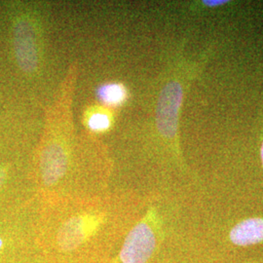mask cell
Here are the masks:
<instances>
[{
    "label": "cell",
    "mask_w": 263,
    "mask_h": 263,
    "mask_svg": "<svg viewBox=\"0 0 263 263\" xmlns=\"http://www.w3.org/2000/svg\"><path fill=\"white\" fill-rule=\"evenodd\" d=\"M182 96V87L177 81L166 85L160 94L156 109V124L160 134L166 139H174L178 134Z\"/></svg>",
    "instance_id": "1"
},
{
    "label": "cell",
    "mask_w": 263,
    "mask_h": 263,
    "mask_svg": "<svg viewBox=\"0 0 263 263\" xmlns=\"http://www.w3.org/2000/svg\"><path fill=\"white\" fill-rule=\"evenodd\" d=\"M156 235L146 221H141L133 228L127 237L121 252L122 263H145L156 247Z\"/></svg>",
    "instance_id": "2"
},
{
    "label": "cell",
    "mask_w": 263,
    "mask_h": 263,
    "mask_svg": "<svg viewBox=\"0 0 263 263\" xmlns=\"http://www.w3.org/2000/svg\"><path fill=\"white\" fill-rule=\"evenodd\" d=\"M14 49L20 67L25 72H33L38 66L34 31L28 20H20L14 28Z\"/></svg>",
    "instance_id": "3"
},
{
    "label": "cell",
    "mask_w": 263,
    "mask_h": 263,
    "mask_svg": "<svg viewBox=\"0 0 263 263\" xmlns=\"http://www.w3.org/2000/svg\"><path fill=\"white\" fill-rule=\"evenodd\" d=\"M94 224L90 218L76 216L70 218L59 231L57 243L61 251L71 252L84 244L94 230Z\"/></svg>",
    "instance_id": "4"
},
{
    "label": "cell",
    "mask_w": 263,
    "mask_h": 263,
    "mask_svg": "<svg viewBox=\"0 0 263 263\" xmlns=\"http://www.w3.org/2000/svg\"><path fill=\"white\" fill-rule=\"evenodd\" d=\"M67 169V156L64 147L52 143L44 149L41 157L42 179L46 185H53L62 179Z\"/></svg>",
    "instance_id": "5"
},
{
    "label": "cell",
    "mask_w": 263,
    "mask_h": 263,
    "mask_svg": "<svg viewBox=\"0 0 263 263\" xmlns=\"http://www.w3.org/2000/svg\"><path fill=\"white\" fill-rule=\"evenodd\" d=\"M230 241L240 247L259 244L263 242V218H248L236 224L230 231Z\"/></svg>",
    "instance_id": "6"
},
{
    "label": "cell",
    "mask_w": 263,
    "mask_h": 263,
    "mask_svg": "<svg viewBox=\"0 0 263 263\" xmlns=\"http://www.w3.org/2000/svg\"><path fill=\"white\" fill-rule=\"evenodd\" d=\"M98 96L104 104L118 105L126 100L127 91L126 88L120 83H109L102 86L99 89Z\"/></svg>",
    "instance_id": "7"
},
{
    "label": "cell",
    "mask_w": 263,
    "mask_h": 263,
    "mask_svg": "<svg viewBox=\"0 0 263 263\" xmlns=\"http://www.w3.org/2000/svg\"><path fill=\"white\" fill-rule=\"evenodd\" d=\"M88 124H89L90 129L93 131L104 132L106 131L110 127L111 121L107 114L98 112L91 115V117L89 118Z\"/></svg>",
    "instance_id": "8"
},
{
    "label": "cell",
    "mask_w": 263,
    "mask_h": 263,
    "mask_svg": "<svg viewBox=\"0 0 263 263\" xmlns=\"http://www.w3.org/2000/svg\"><path fill=\"white\" fill-rule=\"evenodd\" d=\"M229 1H224V0H210V1H202L203 5L206 6L208 8H216L219 6H223L226 3H228Z\"/></svg>",
    "instance_id": "9"
},
{
    "label": "cell",
    "mask_w": 263,
    "mask_h": 263,
    "mask_svg": "<svg viewBox=\"0 0 263 263\" xmlns=\"http://www.w3.org/2000/svg\"><path fill=\"white\" fill-rule=\"evenodd\" d=\"M6 176H7L6 169H4V168H0V186L3 184L4 180L6 179Z\"/></svg>",
    "instance_id": "10"
},
{
    "label": "cell",
    "mask_w": 263,
    "mask_h": 263,
    "mask_svg": "<svg viewBox=\"0 0 263 263\" xmlns=\"http://www.w3.org/2000/svg\"><path fill=\"white\" fill-rule=\"evenodd\" d=\"M260 155H261V160H262V165H263V142H262V145H261V149H260Z\"/></svg>",
    "instance_id": "11"
}]
</instances>
